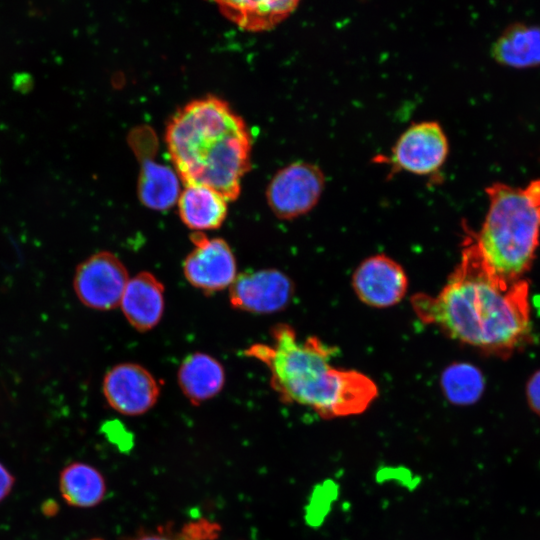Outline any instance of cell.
<instances>
[{"instance_id":"24","label":"cell","mask_w":540,"mask_h":540,"mask_svg":"<svg viewBox=\"0 0 540 540\" xmlns=\"http://www.w3.org/2000/svg\"><path fill=\"white\" fill-rule=\"evenodd\" d=\"M91 540H102V539H99V538H94V539H91Z\"/></svg>"},{"instance_id":"20","label":"cell","mask_w":540,"mask_h":540,"mask_svg":"<svg viewBox=\"0 0 540 540\" xmlns=\"http://www.w3.org/2000/svg\"><path fill=\"white\" fill-rule=\"evenodd\" d=\"M221 526L207 518H199L180 526L166 524L151 531H141L129 540H215Z\"/></svg>"},{"instance_id":"19","label":"cell","mask_w":540,"mask_h":540,"mask_svg":"<svg viewBox=\"0 0 540 540\" xmlns=\"http://www.w3.org/2000/svg\"><path fill=\"white\" fill-rule=\"evenodd\" d=\"M440 385L449 402L458 406H468L476 403L483 395L485 380L476 366L466 362H455L442 372Z\"/></svg>"},{"instance_id":"5","label":"cell","mask_w":540,"mask_h":540,"mask_svg":"<svg viewBox=\"0 0 540 540\" xmlns=\"http://www.w3.org/2000/svg\"><path fill=\"white\" fill-rule=\"evenodd\" d=\"M449 155V140L437 121H420L408 126L395 141L388 155L373 161L389 168L388 176L407 172L418 176H437Z\"/></svg>"},{"instance_id":"1","label":"cell","mask_w":540,"mask_h":540,"mask_svg":"<svg viewBox=\"0 0 540 540\" xmlns=\"http://www.w3.org/2000/svg\"><path fill=\"white\" fill-rule=\"evenodd\" d=\"M410 302L423 323L486 355L507 359L533 339L529 282L492 273L466 233L460 262L441 291L415 294Z\"/></svg>"},{"instance_id":"14","label":"cell","mask_w":540,"mask_h":540,"mask_svg":"<svg viewBox=\"0 0 540 540\" xmlns=\"http://www.w3.org/2000/svg\"><path fill=\"white\" fill-rule=\"evenodd\" d=\"M491 56L498 64L514 69L540 66V26L510 24L494 41Z\"/></svg>"},{"instance_id":"18","label":"cell","mask_w":540,"mask_h":540,"mask_svg":"<svg viewBox=\"0 0 540 540\" xmlns=\"http://www.w3.org/2000/svg\"><path fill=\"white\" fill-rule=\"evenodd\" d=\"M177 173L170 167L144 158L138 179V197L153 210L170 209L178 201L180 185Z\"/></svg>"},{"instance_id":"3","label":"cell","mask_w":540,"mask_h":540,"mask_svg":"<svg viewBox=\"0 0 540 540\" xmlns=\"http://www.w3.org/2000/svg\"><path fill=\"white\" fill-rule=\"evenodd\" d=\"M165 141L179 178L236 200L250 168L251 136L244 120L221 98L206 96L180 108Z\"/></svg>"},{"instance_id":"17","label":"cell","mask_w":540,"mask_h":540,"mask_svg":"<svg viewBox=\"0 0 540 540\" xmlns=\"http://www.w3.org/2000/svg\"><path fill=\"white\" fill-rule=\"evenodd\" d=\"M59 490L68 505L90 508L102 502L106 494V484L103 475L95 467L83 462H73L61 471Z\"/></svg>"},{"instance_id":"15","label":"cell","mask_w":540,"mask_h":540,"mask_svg":"<svg viewBox=\"0 0 540 540\" xmlns=\"http://www.w3.org/2000/svg\"><path fill=\"white\" fill-rule=\"evenodd\" d=\"M177 203L182 222L195 232L219 228L228 210L220 194L201 185H185Z\"/></svg>"},{"instance_id":"4","label":"cell","mask_w":540,"mask_h":540,"mask_svg":"<svg viewBox=\"0 0 540 540\" xmlns=\"http://www.w3.org/2000/svg\"><path fill=\"white\" fill-rule=\"evenodd\" d=\"M488 210L478 231L463 224L485 266L513 282L531 269L540 243V178L525 186L495 181L484 189Z\"/></svg>"},{"instance_id":"13","label":"cell","mask_w":540,"mask_h":540,"mask_svg":"<svg viewBox=\"0 0 540 540\" xmlns=\"http://www.w3.org/2000/svg\"><path fill=\"white\" fill-rule=\"evenodd\" d=\"M177 381L184 396L198 406L221 392L225 384L223 365L213 356L195 352L179 366Z\"/></svg>"},{"instance_id":"2","label":"cell","mask_w":540,"mask_h":540,"mask_svg":"<svg viewBox=\"0 0 540 540\" xmlns=\"http://www.w3.org/2000/svg\"><path fill=\"white\" fill-rule=\"evenodd\" d=\"M244 353L267 367L283 403L309 407L323 419L359 415L379 393L367 375L331 364L336 347L316 336L301 340L288 324L272 327L270 344L255 343Z\"/></svg>"},{"instance_id":"21","label":"cell","mask_w":540,"mask_h":540,"mask_svg":"<svg viewBox=\"0 0 540 540\" xmlns=\"http://www.w3.org/2000/svg\"><path fill=\"white\" fill-rule=\"evenodd\" d=\"M525 395L529 408L540 417V369L535 371L528 379Z\"/></svg>"},{"instance_id":"23","label":"cell","mask_w":540,"mask_h":540,"mask_svg":"<svg viewBox=\"0 0 540 540\" xmlns=\"http://www.w3.org/2000/svg\"><path fill=\"white\" fill-rule=\"evenodd\" d=\"M15 86L17 89L26 91L31 87V78L26 74L16 75Z\"/></svg>"},{"instance_id":"8","label":"cell","mask_w":540,"mask_h":540,"mask_svg":"<svg viewBox=\"0 0 540 540\" xmlns=\"http://www.w3.org/2000/svg\"><path fill=\"white\" fill-rule=\"evenodd\" d=\"M190 239L193 249L183 262L186 280L206 294L229 288L237 276L236 259L229 244L202 232L192 233Z\"/></svg>"},{"instance_id":"6","label":"cell","mask_w":540,"mask_h":540,"mask_svg":"<svg viewBox=\"0 0 540 540\" xmlns=\"http://www.w3.org/2000/svg\"><path fill=\"white\" fill-rule=\"evenodd\" d=\"M325 183V174L318 165L293 162L280 169L271 179L266 190L267 203L280 219L298 218L317 205Z\"/></svg>"},{"instance_id":"10","label":"cell","mask_w":540,"mask_h":540,"mask_svg":"<svg viewBox=\"0 0 540 540\" xmlns=\"http://www.w3.org/2000/svg\"><path fill=\"white\" fill-rule=\"evenodd\" d=\"M109 406L126 416L149 411L160 394L158 380L145 367L131 362L119 363L107 371L102 383Z\"/></svg>"},{"instance_id":"7","label":"cell","mask_w":540,"mask_h":540,"mask_svg":"<svg viewBox=\"0 0 540 540\" xmlns=\"http://www.w3.org/2000/svg\"><path fill=\"white\" fill-rule=\"evenodd\" d=\"M123 262L110 251H99L77 266L73 289L86 307L108 311L120 305L128 280Z\"/></svg>"},{"instance_id":"11","label":"cell","mask_w":540,"mask_h":540,"mask_svg":"<svg viewBox=\"0 0 540 540\" xmlns=\"http://www.w3.org/2000/svg\"><path fill=\"white\" fill-rule=\"evenodd\" d=\"M352 287L364 304L387 308L398 304L408 289V277L403 267L384 254L363 260L352 276Z\"/></svg>"},{"instance_id":"12","label":"cell","mask_w":540,"mask_h":540,"mask_svg":"<svg viewBox=\"0 0 540 540\" xmlns=\"http://www.w3.org/2000/svg\"><path fill=\"white\" fill-rule=\"evenodd\" d=\"M119 306L133 328L149 331L164 313V286L154 274L142 271L128 280Z\"/></svg>"},{"instance_id":"22","label":"cell","mask_w":540,"mask_h":540,"mask_svg":"<svg viewBox=\"0 0 540 540\" xmlns=\"http://www.w3.org/2000/svg\"><path fill=\"white\" fill-rule=\"evenodd\" d=\"M15 483V478L11 472L0 462V502H2L11 492Z\"/></svg>"},{"instance_id":"16","label":"cell","mask_w":540,"mask_h":540,"mask_svg":"<svg viewBox=\"0 0 540 540\" xmlns=\"http://www.w3.org/2000/svg\"><path fill=\"white\" fill-rule=\"evenodd\" d=\"M220 11L232 22L250 31L269 30L287 18L298 1H221Z\"/></svg>"},{"instance_id":"9","label":"cell","mask_w":540,"mask_h":540,"mask_svg":"<svg viewBox=\"0 0 540 540\" xmlns=\"http://www.w3.org/2000/svg\"><path fill=\"white\" fill-rule=\"evenodd\" d=\"M293 281L284 272L273 269L244 271L229 287V302L240 311L272 314L284 310L294 296Z\"/></svg>"}]
</instances>
